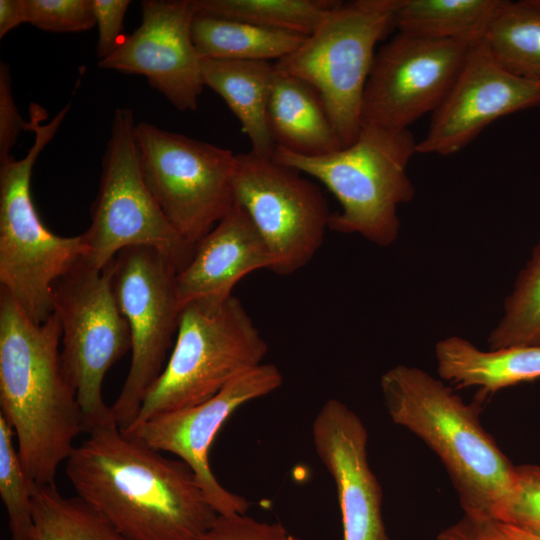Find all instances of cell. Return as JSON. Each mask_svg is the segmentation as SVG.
<instances>
[{"mask_svg":"<svg viewBox=\"0 0 540 540\" xmlns=\"http://www.w3.org/2000/svg\"><path fill=\"white\" fill-rule=\"evenodd\" d=\"M477 540H540V536L500 521L463 518Z\"/></svg>","mask_w":540,"mask_h":540,"instance_id":"cell-34","label":"cell"},{"mask_svg":"<svg viewBox=\"0 0 540 540\" xmlns=\"http://www.w3.org/2000/svg\"><path fill=\"white\" fill-rule=\"evenodd\" d=\"M267 352L266 341L233 295L183 306L172 352L130 427L210 399L263 364Z\"/></svg>","mask_w":540,"mask_h":540,"instance_id":"cell-6","label":"cell"},{"mask_svg":"<svg viewBox=\"0 0 540 540\" xmlns=\"http://www.w3.org/2000/svg\"><path fill=\"white\" fill-rule=\"evenodd\" d=\"M401 0L338 4L303 44L276 61L277 70L302 79L319 94L343 148L362 127V101L375 46L395 28Z\"/></svg>","mask_w":540,"mask_h":540,"instance_id":"cell-7","label":"cell"},{"mask_svg":"<svg viewBox=\"0 0 540 540\" xmlns=\"http://www.w3.org/2000/svg\"><path fill=\"white\" fill-rule=\"evenodd\" d=\"M61 338L54 312L36 323L0 289V414L36 486L55 484L59 466L84 432L81 406L62 367Z\"/></svg>","mask_w":540,"mask_h":540,"instance_id":"cell-2","label":"cell"},{"mask_svg":"<svg viewBox=\"0 0 540 540\" xmlns=\"http://www.w3.org/2000/svg\"><path fill=\"white\" fill-rule=\"evenodd\" d=\"M437 540H477L473 533L470 531L467 524L462 519L455 525H452L443 530L438 536Z\"/></svg>","mask_w":540,"mask_h":540,"instance_id":"cell-36","label":"cell"},{"mask_svg":"<svg viewBox=\"0 0 540 540\" xmlns=\"http://www.w3.org/2000/svg\"><path fill=\"white\" fill-rule=\"evenodd\" d=\"M540 536V466H516L513 494L500 519Z\"/></svg>","mask_w":540,"mask_h":540,"instance_id":"cell-30","label":"cell"},{"mask_svg":"<svg viewBox=\"0 0 540 540\" xmlns=\"http://www.w3.org/2000/svg\"><path fill=\"white\" fill-rule=\"evenodd\" d=\"M110 267L113 293L131 334L129 370L111 406L117 425L126 430L166 365L182 306L176 286L178 271L160 251L145 246L126 248Z\"/></svg>","mask_w":540,"mask_h":540,"instance_id":"cell-11","label":"cell"},{"mask_svg":"<svg viewBox=\"0 0 540 540\" xmlns=\"http://www.w3.org/2000/svg\"><path fill=\"white\" fill-rule=\"evenodd\" d=\"M333 0H193L197 14L235 19L310 36L338 4Z\"/></svg>","mask_w":540,"mask_h":540,"instance_id":"cell-26","label":"cell"},{"mask_svg":"<svg viewBox=\"0 0 540 540\" xmlns=\"http://www.w3.org/2000/svg\"><path fill=\"white\" fill-rule=\"evenodd\" d=\"M503 0H401L398 31L442 40H482Z\"/></svg>","mask_w":540,"mask_h":540,"instance_id":"cell-23","label":"cell"},{"mask_svg":"<svg viewBox=\"0 0 540 540\" xmlns=\"http://www.w3.org/2000/svg\"><path fill=\"white\" fill-rule=\"evenodd\" d=\"M204 540H301L281 523L259 521L246 514H218Z\"/></svg>","mask_w":540,"mask_h":540,"instance_id":"cell-31","label":"cell"},{"mask_svg":"<svg viewBox=\"0 0 540 540\" xmlns=\"http://www.w3.org/2000/svg\"><path fill=\"white\" fill-rule=\"evenodd\" d=\"M282 381L277 366L263 363L240 375L200 404L155 416L122 431L157 451L174 454L187 463L218 514H245L249 501L219 483L209 465V450L217 433L235 410L275 391Z\"/></svg>","mask_w":540,"mask_h":540,"instance_id":"cell-14","label":"cell"},{"mask_svg":"<svg viewBox=\"0 0 540 540\" xmlns=\"http://www.w3.org/2000/svg\"><path fill=\"white\" fill-rule=\"evenodd\" d=\"M70 104L42 124L46 111L30 105L34 141L26 155L0 162V289L36 323L53 313V285L88 252L83 235L59 236L41 221L31 195L34 164L61 126Z\"/></svg>","mask_w":540,"mask_h":540,"instance_id":"cell-5","label":"cell"},{"mask_svg":"<svg viewBox=\"0 0 540 540\" xmlns=\"http://www.w3.org/2000/svg\"><path fill=\"white\" fill-rule=\"evenodd\" d=\"M52 302L62 331V367L81 406L84 432L116 423L103 380L131 350V334L113 293L110 263L99 270L80 260L54 283Z\"/></svg>","mask_w":540,"mask_h":540,"instance_id":"cell-9","label":"cell"},{"mask_svg":"<svg viewBox=\"0 0 540 540\" xmlns=\"http://www.w3.org/2000/svg\"><path fill=\"white\" fill-rule=\"evenodd\" d=\"M268 125L276 147L295 154L321 156L343 148L316 90L276 67Z\"/></svg>","mask_w":540,"mask_h":540,"instance_id":"cell-19","label":"cell"},{"mask_svg":"<svg viewBox=\"0 0 540 540\" xmlns=\"http://www.w3.org/2000/svg\"><path fill=\"white\" fill-rule=\"evenodd\" d=\"M29 122L23 120L15 104L9 66L0 62V162L11 156L22 131Z\"/></svg>","mask_w":540,"mask_h":540,"instance_id":"cell-32","label":"cell"},{"mask_svg":"<svg viewBox=\"0 0 540 540\" xmlns=\"http://www.w3.org/2000/svg\"><path fill=\"white\" fill-rule=\"evenodd\" d=\"M473 43L398 31L376 52L362 101V124L408 129L434 112L454 84Z\"/></svg>","mask_w":540,"mask_h":540,"instance_id":"cell-13","label":"cell"},{"mask_svg":"<svg viewBox=\"0 0 540 540\" xmlns=\"http://www.w3.org/2000/svg\"><path fill=\"white\" fill-rule=\"evenodd\" d=\"M233 194L270 251L271 271L286 276L311 261L331 215L312 181L292 167L250 151L236 154Z\"/></svg>","mask_w":540,"mask_h":540,"instance_id":"cell-12","label":"cell"},{"mask_svg":"<svg viewBox=\"0 0 540 540\" xmlns=\"http://www.w3.org/2000/svg\"><path fill=\"white\" fill-rule=\"evenodd\" d=\"M312 438L336 486L342 540H390L382 489L368 462V432L359 416L340 400L329 399L313 421Z\"/></svg>","mask_w":540,"mask_h":540,"instance_id":"cell-17","label":"cell"},{"mask_svg":"<svg viewBox=\"0 0 540 540\" xmlns=\"http://www.w3.org/2000/svg\"><path fill=\"white\" fill-rule=\"evenodd\" d=\"M204 86L223 98L251 143V152L273 158L276 144L268 125L275 63L202 58Z\"/></svg>","mask_w":540,"mask_h":540,"instance_id":"cell-20","label":"cell"},{"mask_svg":"<svg viewBox=\"0 0 540 540\" xmlns=\"http://www.w3.org/2000/svg\"><path fill=\"white\" fill-rule=\"evenodd\" d=\"M29 540H128L78 496L66 497L55 484L35 486Z\"/></svg>","mask_w":540,"mask_h":540,"instance_id":"cell-25","label":"cell"},{"mask_svg":"<svg viewBox=\"0 0 540 540\" xmlns=\"http://www.w3.org/2000/svg\"><path fill=\"white\" fill-rule=\"evenodd\" d=\"M483 42L507 71L540 83V3L503 0Z\"/></svg>","mask_w":540,"mask_h":540,"instance_id":"cell-24","label":"cell"},{"mask_svg":"<svg viewBox=\"0 0 540 540\" xmlns=\"http://www.w3.org/2000/svg\"><path fill=\"white\" fill-rule=\"evenodd\" d=\"M65 473L76 496L128 540H204L218 516L187 463L116 423L89 431Z\"/></svg>","mask_w":540,"mask_h":540,"instance_id":"cell-1","label":"cell"},{"mask_svg":"<svg viewBox=\"0 0 540 540\" xmlns=\"http://www.w3.org/2000/svg\"><path fill=\"white\" fill-rule=\"evenodd\" d=\"M489 349L540 345V241L504 302V313L488 337Z\"/></svg>","mask_w":540,"mask_h":540,"instance_id":"cell-27","label":"cell"},{"mask_svg":"<svg viewBox=\"0 0 540 540\" xmlns=\"http://www.w3.org/2000/svg\"><path fill=\"white\" fill-rule=\"evenodd\" d=\"M23 21L55 33L87 31L96 26L92 0H22Z\"/></svg>","mask_w":540,"mask_h":540,"instance_id":"cell-29","label":"cell"},{"mask_svg":"<svg viewBox=\"0 0 540 540\" xmlns=\"http://www.w3.org/2000/svg\"><path fill=\"white\" fill-rule=\"evenodd\" d=\"M145 182L176 232L191 246L234 204L236 154L151 123L135 125Z\"/></svg>","mask_w":540,"mask_h":540,"instance_id":"cell-10","label":"cell"},{"mask_svg":"<svg viewBox=\"0 0 540 540\" xmlns=\"http://www.w3.org/2000/svg\"><path fill=\"white\" fill-rule=\"evenodd\" d=\"M135 125L130 108L115 110L90 225L82 234L88 248L84 259L102 270L120 251L145 246L160 251L180 272L194 246L172 227L145 182Z\"/></svg>","mask_w":540,"mask_h":540,"instance_id":"cell-8","label":"cell"},{"mask_svg":"<svg viewBox=\"0 0 540 540\" xmlns=\"http://www.w3.org/2000/svg\"><path fill=\"white\" fill-rule=\"evenodd\" d=\"M98 29L96 54L99 60L110 56L124 38L121 35L129 0H92Z\"/></svg>","mask_w":540,"mask_h":540,"instance_id":"cell-33","label":"cell"},{"mask_svg":"<svg viewBox=\"0 0 540 540\" xmlns=\"http://www.w3.org/2000/svg\"><path fill=\"white\" fill-rule=\"evenodd\" d=\"M271 266L267 245L234 201L231 210L195 244L190 261L177 273L180 304L224 301L246 275Z\"/></svg>","mask_w":540,"mask_h":540,"instance_id":"cell-18","label":"cell"},{"mask_svg":"<svg viewBox=\"0 0 540 540\" xmlns=\"http://www.w3.org/2000/svg\"><path fill=\"white\" fill-rule=\"evenodd\" d=\"M538 2L540 3V0H538Z\"/></svg>","mask_w":540,"mask_h":540,"instance_id":"cell-37","label":"cell"},{"mask_svg":"<svg viewBox=\"0 0 540 540\" xmlns=\"http://www.w3.org/2000/svg\"><path fill=\"white\" fill-rule=\"evenodd\" d=\"M540 107V83L503 68L483 40L473 43L447 96L432 113L417 153L448 156L472 142L493 121Z\"/></svg>","mask_w":540,"mask_h":540,"instance_id":"cell-16","label":"cell"},{"mask_svg":"<svg viewBox=\"0 0 540 540\" xmlns=\"http://www.w3.org/2000/svg\"><path fill=\"white\" fill-rule=\"evenodd\" d=\"M192 37L201 58L277 61L298 49L306 36L248 22L195 14Z\"/></svg>","mask_w":540,"mask_h":540,"instance_id":"cell-22","label":"cell"},{"mask_svg":"<svg viewBox=\"0 0 540 540\" xmlns=\"http://www.w3.org/2000/svg\"><path fill=\"white\" fill-rule=\"evenodd\" d=\"M417 142L409 129L363 123L347 147L321 156L276 147L273 159L317 179L336 197L341 210L331 213L328 228L385 247L399 235L397 207L415 194L407 166Z\"/></svg>","mask_w":540,"mask_h":540,"instance_id":"cell-4","label":"cell"},{"mask_svg":"<svg viewBox=\"0 0 540 540\" xmlns=\"http://www.w3.org/2000/svg\"><path fill=\"white\" fill-rule=\"evenodd\" d=\"M15 433L0 414V497L8 515L12 540H29L33 528V491L18 449Z\"/></svg>","mask_w":540,"mask_h":540,"instance_id":"cell-28","label":"cell"},{"mask_svg":"<svg viewBox=\"0 0 540 540\" xmlns=\"http://www.w3.org/2000/svg\"><path fill=\"white\" fill-rule=\"evenodd\" d=\"M22 23V0H0V38Z\"/></svg>","mask_w":540,"mask_h":540,"instance_id":"cell-35","label":"cell"},{"mask_svg":"<svg viewBox=\"0 0 540 540\" xmlns=\"http://www.w3.org/2000/svg\"><path fill=\"white\" fill-rule=\"evenodd\" d=\"M141 7L140 26L98 66L144 76L177 110L195 111L204 83L192 37L193 0H144Z\"/></svg>","mask_w":540,"mask_h":540,"instance_id":"cell-15","label":"cell"},{"mask_svg":"<svg viewBox=\"0 0 540 540\" xmlns=\"http://www.w3.org/2000/svg\"><path fill=\"white\" fill-rule=\"evenodd\" d=\"M380 386L392 421L419 437L444 464L465 517L498 521L514 491L516 466L483 429L477 407L417 367H392Z\"/></svg>","mask_w":540,"mask_h":540,"instance_id":"cell-3","label":"cell"},{"mask_svg":"<svg viewBox=\"0 0 540 540\" xmlns=\"http://www.w3.org/2000/svg\"><path fill=\"white\" fill-rule=\"evenodd\" d=\"M439 376L459 388L477 387L486 395L540 378V345L483 351L450 336L435 346Z\"/></svg>","mask_w":540,"mask_h":540,"instance_id":"cell-21","label":"cell"}]
</instances>
